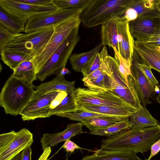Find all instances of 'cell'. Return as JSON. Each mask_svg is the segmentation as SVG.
<instances>
[{"label": "cell", "instance_id": "6da1fadb", "mask_svg": "<svg viewBox=\"0 0 160 160\" xmlns=\"http://www.w3.org/2000/svg\"><path fill=\"white\" fill-rule=\"evenodd\" d=\"M160 137V124L143 128L130 129L101 141V147L112 151L143 153L150 150Z\"/></svg>", "mask_w": 160, "mask_h": 160}, {"label": "cell", "instance_id": "7a4b0ae2", "mask_svg": "<svg viewBox=\"0 0 160 160\" xmlns=\"http://www.w3.org/2000/svg\"><path fill=\"white\" fill-rule=\"evenodd\" d=\"M131 0H92L79 15L83 25L91 28L123 17Z\"/></svg>", "mask_w": 160, "mask_h": 160}, {"label": "cell", "instance_id": "3957f363", "mask_svg": "<svg viewBox=\"0 0 160 160\" xmlns=\"http://www.w3.org/2000/svg\"><path fill=\"white\" fill-rule=\"evenodd\" d=\"M101 67L107 74L105 88L118 95L126 102L140 110L141 105L136 90L133 76L128 78V85L120 72L115 58L108 55L103 61Z\"/></svg>", "mask_w": 160, "mask_h": 160}, {"label": "cell", "instance_id": "277c9868", "mask_svg": "<svg viewBox=\"0 0 160 160\" xmlns=\"http://www.w3.org/2000/svg\"><path fill=\"white\" fill-rule=\"evenodd\" d=\"M34 86L12 74L0 93V105L3 108L5 113L14 116L19 114L35 92Z\"/></svg>", "mask_w": 160, "mask_h": 160}, {"label": "cell", "instance_id": "5b68a950", "mask_svg": "<svg viewBox=\"0 0 160 160\" xmlns=\"http://www.w3.org/2000/svg\"><path fill=\"white\" fill-rule=\"evenodd\" d=\"M79 28L78 26L72 30L53 52L37 74L38 79L43 81L52 74L57 75L65 68L68 60L80 40Z\"/></svg>", "mask_w": 160, "mask_h": 160}, {"label": "cell", "instance_id": "8992f818", "mask_svg": "<svg viewBox=\"0 0 160 160\" xmlns=\"http://www.w3.org/2000/svg\"><path fill=\"white\" fill-rule=\"evenodd\" d=\"M67 94L63 91L42 92L35 91L19 115L24 121L50 117L51 109L58 105Z\"/></svg>", "mask_w": 160, "mask_h": 160}, {"label": "cell", "instance_id": "52a82bcc", "mask_svg": "<svg viewBox=\"0 0 160 160\" xmlns=\"http://www.w3.org/2000/svg\"><path fill=\"white\" fill-rule=\"evenodd\" d=\"M54 31L52 27L22 33L12 40L5 48L30 55L32 58L44 49Z\"/></svg>", "mask_w": 160, "mask_h": 160}, {"label": "cell", "instance_id": "ba28073f", "mask_svg": "<svg viewBox=\"0 0 160 160\" xmlns=\"http://www.w3.org/2000/svg\"><path fill=\"white\" fill-rule=\"evenodd\" d=\"M81 22L79 15L73 16L53 27L54 31L42 50L31 60L37 74L53 52L75 28Z\"/></svg>", "mask_w": 160, "mask_h": 160}, {"label": "cell", "instance_id": "9c48e42d", "mask_svg": "<svg viewBox=\"0 0 160 160\" xmlns=\"http://www.w3.org/2000/svg\"><path fill=\"white\" fill-rule=\"evenodd\" d=\"M33 142L32 134L24 128L0 135V160H12Z\"/></svg>", "mask_w": 160, "mask_h": 160}, {"label": "cell", "instance_id": "30bf717a", "mask_svg": "<svg viewBox=\"0 0 160 160\" xmlns=\"http://www.w3.org/2000/svg\"><path fill=\"white\" fill-rule=\"evenodd\" d=\"M74 91L77 105L91 104L114 107L133 106L118 95L107 90L96 91L88 88H78L75 89Z\"/></svg>", "mask_w": 160, "mask_h": 160}, {"label": "cell", "instance_id": "8fae6325", "mask_svg": "<svg viewBox=\"0 0 160 160\" xmlns=\"http://www.w3.org/2000/svg\"><path fill=\"white\" fill-rule=\"evenodd\" d=\"M0 6L1 9L7 14L26 24L32 17L58 10L53 4L37 6L17 2L15 0H0Z\"/></svg>", "mask_w": 160, "mask_h": 160}, {"label": "cell", "instance_id": "7c38bea8", "mask_svg": "<svg viewBox=\"0 0 160 160\" xmlns=\"http://www.w3.org/2000/svg\"><path fill=\"white\" fill-rule=\"evenodd\" d=\"M83 9L70 8L56 11L32 17L27 22L26 33L45 28L54 27L73 16L80 15Z\"/></svg>", "mask_w": 160, "mask_h": 160}, {"label": "cell", "instance_id": "4fadbf2b", "mask_svg": "<svg viewBox=\"0 0 160 160\" xmlns=\"http://www.w3.org/2000/svg\"><path fill=\"white\" fill-rule=\"evenodd\" d=\"M141 59L134 50L132 57L131 68L135 87L141 105L145 107L152 103L149 100L156 92V86L152 84L140 68L138 63Z\"/></svg>", "mask_w": 160, "mask_h": 160}, {"label": "cell", "instance_id": "5bb4252c", "mask_svg": "<svg viewBox=\"0 0 160 160\" xmlns=\"http://www.w3.org/2000/svg\"><path fill=\"white\" fill-rule=\"evenodd\" d=\"M128 26L134 40L142 41L160 30V18H137L129 22Z\"/></svg>", "mask_w": 160, "mask_h": 160}, {"label": "cell", "instance_id": "9a60e30c", "mask_svg": "<svg viewBox=\"0 0 160 160\" xmlns=\"http://www.w3.org/2000/svg\"><path fill=\"white\" fill-rule=\"evenodd\" d=\"M83 124L82 122L68 124L64 131L54 133H44L40 138L43 151L48 148L57 145L59 143L66 141L82 132Z\"/></svg>", "mask_w": 160, "mask_h": 160}, {"label": "cell", "instance_id": "2e32d148", "mask_svg": "<svg viewBox=\"0 0 160 160\" xmlns=\"http://www.w3.org/2000/svg\"><path fill=\"white\" fill-rule=\"evenodd\" d=\"M129 22L123 17L118 18V41L119 54L124 59L131 64L135 40L129 29Z\"/></svg>", "mask_w": 160, "mask_h": 160}, {"label": "cell", "instance_id": "e0dca14e", "mask_svg": "<svg viewBox=\"0 0 160 160\" xmlns=\"http://www.w3.org/2000/svg\"><path fill=\"white\" fill-rule=\"evenodd\" d=\"M134 50L144 63L160 72V49L158 47L135 40Z\"/></svg>", "mask_w": 160, "mask_h": 160}, {"label": "cell", "instance_id": "ac0fdd59", "mask_svg": "<svg viewBox=\"0 0 160 160\" xmlns=\"http://www.w3.org/2000/svg\"><path fill=\"white\" fill-rule=\"evenodd\" d=\"M77 106V110L89 111L124 118H128L139 110L133 106L114 107L91 104H82Z\"/></svg>", "mask_w": 160, "mask_h": 160}, {"label": "cell", "instance_id": "d6986e66", "mask_svg": "<svg viewBox=\"0 0 160 160\" xmlns=\"http://www.w3.org/2000/svg\"><path fill=\"white\" fill-rule=\"evenodd\" d=\"M94 152L92 154L84 157L82 160H142L132 152L109 150L102 147Z\"/></svg>", "mask_w": 160, "mask_h": 160}, {"label": "cell", "instance_id": "ffe728a7", "mask_svg": "<svg viewBox=\"0 0 160 160\" xmlns=\"http://www.w3.org/2000/svg\"><path fill=\"white\" fill-rule=\"evenodd\" d=\"M75 81H69L64 78V75L60 72L52 80L42 83L39 85L34 87L36 91L42 92L54 91H63L66 92L73 91L75 89Z\"/></svg>", "mask_w": 160, "mask_h": 160}, {"label": "cell", "instance_id": "44dd1931", "mask_svg": "<svg viewBox=\"0 0 160 160\" xmlns=\"http://www.w3.org/2000/svg\"><path fill=\"white\" fill-rule=\"evenodd\" d=\"M158 2V0H131L129 8L136 10L138 18H160Z\"/></svg>", "mask_w": 160, "mask_h": 160}, {"label": "cell", "instance_id": "7402d4cb", "mask_svg": "<svg viewBox=\"0 0 160 160\" xmlns=\"http://www.w3.org/2000/svg\"><path fill=\"white\" fill-rule=\"evenodd\" d=\"M118 18L102 25L101 42L103 46L108 45L119 53L118 29Z\"/></svg>", "mask_w": 160, "mask_h": 160}, {"label": "cell", "instance_id": "603a6c76", "mask_svg": "<svg viewBox=\"0 0 160 160\" xmlns=\"http://www.w3.org/2000/svg\"><path fill=\"white\" fill-rule=\"evenodd\" d=\"M129 118V129L156 126L159 124L146 108L142 105H140V110Z\"/></svg>", "mask_w": 160, "mask_h": 160}, {"label": "cell", "instance_id": "cb8c5ba5", "mask_svg": "<svg viewBox=\"0 0 160 160\" xmlns=\"http://www.w3.org/2000/svg\"><path fill=\"white\" fill-rule=\"evenodd\" d=\"M101 42L91 50L86 52L71 55L69 61L72 69L77 72H81L83 69L92 58L102 48Z\"/></svg>", "mask_w": 160, "mask_h": 160}, {"label": "cell", "instance_id": "d4e9b609", "mask_svg": "<svg viewBox=\"0 0 160 160\" xmlns=\"http://www.w3.org/2000/svg\"><path fill=\"white\" fill-rule=\"evenodd\" d=\"M31 59L21 63L13 71L12 75L28 84L33 85V82L38 79Z\"/></svg>", "mask_w": 160, "mask_h": 160}, {"label": "cell", "instance_id": "484cf974", "mask_svg": "<svg viewBox=\"0 0 160 160\" xmlns=\"http://www.w3.org/2000/svg\"><path fill=\"white\" fill-rule=\"evenodd\" d=\"M125 118L116 116L98 117L84 119L81 122L92 132L106 128Z\"/></svg>", "mask_w": 160, "mask_h": 160}, {"label": "cell", "instance_id": "4316f807", "mask_svg": "<svg viewBox=\"0 0 160 160\" xmlns=\"http://www.w3.org/2000/svg\"><path fill=\"white\" fill-rule=\"evenodd\" d=\"M1 59L13 71L22 62L32 58L29 55L4 48L0 51Z\"/></svg>", "mask_w": 160, "mask_h": 160}, {"label": "cell", "instance_id": "83f0119b", "mask_svg": "<svg viewBox=\"0 0 160 160\" xmlns=\"http://www.w3.org/2000/svg\"><path fill=\"white\" fill-rule=\"evenodd\" d=\"M67 93V95L61 102L55 108L51 109L50 111L51 116H57L58 114L75 112L77 110L76 98L74 91Z\"/></svg>", "mask_w": 160, "mask_h": 160}, {"label": "cell", "instance_id": "f1b7e54d", "mask_svg": "<svg viewBox=\"0 0 160 160\" xmlns=\"http://www.w3.org/2000/svg\"><path fill=\"white\" fill-rule=\"evenodd\" d=\"M0 24L12 32L19 34L24 32L26 23L10 16L1 9Z\"/></svg>", "mask_w": 160, "mask_h": 160}, {"label": "cell", "instance_id": "f546056e", "mask_svg": "<svg viewBox=\"0 0 160 160\" xmlns=\"http://www.w3.org/2000/svg\"><path fill=\"white\" fill-rule=\"evenodd\" d=\"M129 120L127 118L106 128L90 132V133L92 135L109 137L129 129Z\"/></svg>", "mask_w": 160, "mask_h": 160}, {"label": "cell", "instance_id": "4dcf8cb0", "mask_svg": "<svg viewBox=\"0 0 160 160\" xmlns=\"http://www.w3.org/2000/svg\"><path fill=\"white\" fill-rule=\"evenodd\" d=\"M108 55L107 47L103 46L101 52L96 54L83 69L82 72L83 77L100 68L102 62Z\"/></svg>", "mask_w": 160, "mask_h": 160}, {"label": "cell", "instance_id": "1f68e13d", "mask_svg": "<svg viewBox=\"0 0 160 160\" xmlns=\"http://www.w3.org/2000/svg\"><path fill=\"white\" fill-rule=\"evenodd\" d=\"M92 0H53V4L58 10L70 8L84 9L91 3Z\"/></svg>", "mask_w": 160, "mask_h": 160}, {"label": "cell", "instance_id": "d6a6232c", "mask_svg": "<svg viewBox=\"0 0 160 160\" xmlns=\"http://www.w3.org/2000/svg\"><path fill=\"white\" fill-rule=\"evenodd\" d=\"M57 116L65 117L70 120L79 122H81L83 119L90 118L113 116L81 110H78L73 112L58 114Z\"/></svg>", "mask_w": 160, "mask_h": 160}, {"label": "cell", "instance_id": "836d02e7", "mask_svg": "<svg viewBox=\"0 0 160 160\" xmlns=\"http://www.w3.org/2000/svg\"><path fill=\"white\" fill-rule=\"evenodd\" d=\"M114 51V58L118 63L119 70L124 78L127 84L129 85L128 78L130 76H132L131 71V64L124 59L116 51Z\"/></svg>", "mask_w": 160, "mask_h": 160}, {"label": "cell", "instance_id": "e575fe53", "mask_svg": "<svg viewBox=\"0 0 160 160\" xmlns=\"http://www.w3.org/2000/svg\"><path fill=\"white\" fill-rule=\"evenodd\" d=\"M106 74L103 73L97 78L83 82L84 86L89 89L96 91H103L106 90L105 83Z\"/></svg>", "mask_w": 160, "mask_h": 160}, {"label": "cell", "instance_id": "d590c367", "mask_svg": "<svg viewBox=\"0 0 160 160\" xmlns=\"http://www.w3.org/2000/svg\"><path fill=\"white\" fill-rule=\"evenodd\" d=\"M22 34L13 33L0 24V51L4 49L14 38Z\"/></svg>", "mask_w": 160, "mask_h": 160}, {"label": "cell", "instance_id": "8d00e7d4", "mask_svg": "<svg viewBox=\"0 0 160 160\" xmlns=\"http://www.w3.org/2000/svg\"><path fill=\"white\" fill-rule=\"evenodd\" d=\"M139 66L150 83L152 85L156 86L158 82L152 74V68L143 62L141 60L138 63Z\"/></svg>", "mask_w": 160, "mask_h": 160}, {"label": "cell", "instance_id": "74e56055", "mask_svg": "<svg viewBox=\"0 0 160 160\" xmlns=\"http://www.w3.org/2000/svg\"><path fill=\"white\" fill-rule=\"evenodd\" d=\"M18 2L37 6H47L53 4V0H15Z\"/></svg>", "mask_w": 160, "mask_h": 160}, {"label": "cell", "instance_id": "f35d334b", "mask_svg": "<svg viewBox=\"0 0 160 160\" xmlns=\"http://www.w3.org/2000/svg\"><path fill=\"white\" fill-rule=\"evenodd\" d=\"M140 42H145L154 46L160 47V30L148 38Z\"/></svg>", "mask_w": 160, "mask_h": 160}, {"label": "cell", "instance_id": "ab89813d", "mask_svg": "<svg viewBox=\"0 0 160 160\" xmlns=\"http://www.w3.org/2000/svg\"><path fill=\"white\" fill-rule=\"evenodd\" d=\"M62 148L65 149L66 152L70 153L74 152L75 149L82 148L70 139H68L65 141L62 146Z\"/></svg>", "mask_w": 160, "mask_h": 160}, {"label": "cell", "instance_id": "60d3db41", "mask_svg": "<svg viewBox=\"0 0 160 160\" xmlns=\"http://www.w3.org/2000/svg\"><path fill=\"white\" fill-rule=\"evenodd\" d=\"M123 17L130 22L137 19L138 17V14L134 9L130 8L126 10Z\"/></svg>", "mask_w": 160, "mask_h": 160}, {"label": "cell", "instance_id": "b9f144b4", "mask_svg": "<svg viewBox=\"0 0 160 160\" xmlns=\"http://www.w3.org/2000/svg\"><path fill=\"white\" fill-rule=\"evenodd\" d=\"M103 73V70L101 67L95 70L88 75L83 77L82 79L83 82L94 79Z\"/></svg>", "mask_w": 160, "mask_h": 160}, {"label": "cell", "instance_id": "7bdbcfd3", "mask_svg": "<svg viewBox=\"0 0 160 160\" xmlns=\"http://www.w3.org/2000/svg\"><path fill=\"white\" fill-rule=\"evenodd\" d=\"M151 153L147 160H150L152 157L160 151V137L151 146Z\"/></svg>", "mask_w": 160, "mask_h": 160}, {"label": "cell", "instance_id": "ee69618b", "mask_svg": "<svg viewBox=\"0 0 160 160\" xmlns=\"http://www.w3.org/2000/svg\"><path fill=\"white\" fill-rule=\"evenodd\" d=\"M32 153V148L29 147L21 152L20 160H31Z\"/></svg>", "mask_w": 160, "mask_h": 160}, {"label": "cell", "instance_id": "f6af8a7d", "mask_svg": "<svg viewBox=\"0 0 160 160\" xmlns=\"http://www.w3.org/2000/svg\"><path fill=\"white\" fill-rule=\"evenodd\" d=\"M51 152V148H46L43 151L42 153L38 160H48Z\"/></svg>", "mask_w": 160, "mask_h": 160}, {"label": "cell", "instance_id": "bcb514c9", "mask_svg": "<svg viewBox=\"0 0 160 160\" xmlns=\"http://www.w3.org/2000/svg\"><path fill=\"white\" fill-rule=\"evenodd\" d=\"M62 75H65V74L69 73V70L65 67L63 68L60 72Z\"/></svg>", "mask_w": 160, "mask_h": 160}, {"label": "cell", "instance_id": "7dc6e473", "mask_svg": "<svg viewBox=\"0 0 160 160\" xmlns=\"http://www.w3.org/2000/svg\"><path fill=\"white\" fill-rule=\"evenodd\" d=\"M21 157V152L14 158L12 160H20Z\"/></svg>", "mask_w": 160, "mask_h": 160}, {"label": "cell", "instance_id": "c3c4849f", "mask_svg": "<svg viewBox=\"0 0 160 160\" xmlns=\"http://www.w3.org/2000/svg\"><path fill=\"white\" fill-rule=\"evenodd\" d=\"M156 99L157 102L160 104V89L158 94L156 96Z\"/></svg>", "mask_w": 160, "mask_h": 160}, {"label": "cell", "instance_id": "681fc988", "mask_svg": "<svg viewBox=\"0 0 160 160\" xmlns=\"http://www.w3.org/2000/svg\"><path fill=\"white\" fill-rule=\"evenodd\" d=\"M158 7L160 11V0H158Z\"/></svg>", "mask_w": 160, "mask_h": 160}, {"label": "cell", "instance_id": "f907efd6", "mask_svg": "<svg viewBox=\"0 0 160 160\" xmlns=\"http://www.w3.org/2000/svg\"><path fill=\"white\" fill-rule=\"evenodd\" d=\"M158 47L160 49V47Z\"/></svg>", "mask_w": 160, "mask_h": 160}]
</instances>
